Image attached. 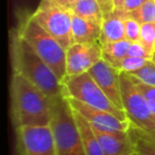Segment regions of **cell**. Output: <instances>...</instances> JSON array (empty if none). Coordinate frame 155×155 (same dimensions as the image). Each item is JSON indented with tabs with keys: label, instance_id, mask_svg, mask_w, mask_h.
<instances>
[{
	"label": "cell",
	"instance_id": "cell-1",
	"mask_svg": "<svg viewBox=\"0 0 155 155\" xmlns=\"http://www.w3.org/2000/svg\"><path fill=\"white\" fill-rule=\"evenodd\" d=\"M11 97L16 129L50 124V99L17 72H14L12 77Z\"/></svg>",
	"mask_w": 155,
	"mask_h": 155
},
{
	"label": "cell",
	"instance_id": "cell-2",
	"mask_svg": "<svg viewBox=\"0 0 155 155\" xmlns=\"http://www.w3.org/2000/svg\"><path fill=\"white\" fill-rule=\"evenodd\" d=\"M14 72L25 77L49 99L63 94L61 80L17 33L11 47Z\"/></svg>",
	"mask_w": 155,
	"mask_h": 155
},
{
	"label": "cell",
	"instance_id": "cell-3",
	"mask_svg": "<svg viewBox=\"0 0 155 155\" xmlns=\"http://www.w3.org/2000/svg\"><path fill=\"white\" fill-rule=\"evenodd\" d=\"M50 127L56 155H86L73 110L63 94L50 99Z\"/></svg>",
	"mask_w": 155,
	"mask_h": 155
},
{
	"label": "cell",
	"instance_id": "cell-4",
	"mask_svg": "<svg viewBox=\"0 0 155 155\" xmlns=\"http://www.w3.org/2000/svg\"><path fill=\"white\" fill-rule=\"evenodd\" d=\"M18 34L62 82L66 77V49L41 28L32 15L22 22Z\"/></svg>",
	"mask_w": 155,
	"mask_h": 155
},
{
	"label": "cell",
	"instance_id": "cell-5",
	"mask_svg": "<svg viewBox=\"0 0 155 155\" xmlns=\"http://www.w3.org/2000/svg\"><path fill=\"white\" fill-rule=\"evenodd\" d=\"M62 86L65 97L73 98L89 106L106 110L123 121H129L125 113L113 104L88 72L64 78Z\"/></svg>",
	"mask_w": 155,
	"mask_h": 155
},
{
	"label": "cell",
	"instance_id": "cell-6",
	"mask_svg": "<svg viewBox=\"0 0 155 155\" xmlns=\"http://www.w3.org/2000/svg\"><path fill=\"white\" fill-rule=\"evenodd\" d=\"M32 17L66 50L73 44L70 9L58 5L53 0H41Z\"/></svg>",
	"mask_w": 155,
	"mask_h": 155
},
{
	"label": "cell",
	"instance_id": "cell-7",
	"mask_svg": "<svg viewBox=\"0 0 155 155\" xmlns=\"http://www.w3.org/2000/svg\"><path fill=\"white\" fill-rule=\"evenodd\" d=\"M120 86L123 110L130 123L144 132L154 131L155 114L136 86L133 78L125 72H120Z\"/></svg>",
	"mask_w": 155,
	"mask_h": 155
},
{
	"label": "cell",
	"instance_id": "cell-8",
	"mask_svg": "<svg viewBox=\"0 0 155 155\" xmlns=\"http://www.w3.org/2000/svg\"><path fill=\"white\" fill-rule=\"evenodd\" d=\"M16 131L18 147L22 155H56L50 125L21 127Z\"/></svg>",
	"mask_w": 155,
	"mask_h": 155
},
{
	"label": "cell",
	"instance_id": "cell-9",
	"mask_svg": "<svg viewBox=\"0 0 155 155\" xmlns=\"http://www.w3.org/2000/svg\"><path fill=\"white\" fill-rule=\"evenodd\" d=\"M101 58V44H72L66 50V77L88 72Z\"/></svg>",
	"mask_w": 155,
	"mask_h": 155
},
{
	"label": "cell",
	"instance_id": "cell-10",
	"mask_svg": "<svg viewBox=\"0 0 155 155\" xmlns=\"http://www.w3.org/2000/svg\"><path fill=\"white\" fill-rule=\"evenodd\" d=\"M66 99L70 104L71 108L84 117L96 129L107 132L127 131L129 130L130 121H123L106 110L89 106L83 102L73 99V98L66 97Z\"/></svg>",
	"mask_w": 155,
	"mask_h": 155
},
{
	"label": "cell",
	"instance_id": "cell-11",
	"mask_svg": "<svg viewBox=\"0 0 155 155\" xmlns=\"http://www.w3.org/2000/svg\"><path fill=\"white\" fill-rule=\"evenodd\" d=\"M88 73L99 85L100 88L104 91V94L107 96L108 99L113 102V104L120 110H123L120 86V71L110 66L103 58H101L95 66L89 69Z\"/></svg>",
	"mask_w": 155,
	"mask_h": 155
},
{
	"label": "cell",
	"instance_id": "cell-12",
	"mask_svg": "<svg viewBox=\"0 0 155 155\" xmlns=\"http://www.w3.org/2000/svg\"><path fill=\"white\" fill-rule=\"evenodd\" d=\"M94 131L103 155H132L137 152L129 130L107 132L94 127Z\"/></svg>",
	"mask_w": 155,
	"mask_h": 155
},
{
	"label": "cell",
	"instance_id": "cell-13",
	"mask_svg": "<svg viewBox=\"0 0 155 155\" xmlns=\"http://www.w3.org/2000/svg\"><path fill=\"white\" fill-rule=\"evenodd\" d=\"M127 16L129 13L123 10H114L110 13L103 15L101 44L125 39L124 22Z\"/></svg>",
	"mask_w": 155,
	"mask_h": 155
},
{
	"label": "cell",
	"instance_id": "cell-14",
	"mask_svg": "<svg viewBox=\"0 0 155 155\" xmlns=\"http://www.w3.org/2000/svg\"><path fill=\"white\" fill-rule=\"evenodd\" d=\"M102 27L100 24L84 19L72 13L73 44H101Z\"/></svg>",
	"mask_w": 155,
	"mask_h": 155
},
{
	"label": "cell",
	"instance_id": "cell-15",
	"mask_svg": "<svg viewBox=\"0 0 155 155\" xmlns=\"http://www.w3.org/2000/svg\"><path fill=\"white\" fill-rule=\"evenodd\" d=\"M73 115H74L75 122L80 132L81 139H82V143L86 155H103L93 125L79 113L73 110Z\"/></svg>",
	"mask_w": 155,
	"mask_h": 155
},
{
	"label": "cell",
	"instance_id": "cell-16",
	"mask_svg": "<svg viewBox=\"0 0 155 155\" xmlns=\"http://www.w3.org/2000/svg\"><path fill=\"white\" fill-rule=\"evenodd\" d=\"M130 46H131V41H129L127 39L101 44L102 58L107 62L110 66L120 71L121 63L125 56H127Z\"/></svg>",
	"mask_w": 155,
	"mask_h": 155
},
{
	"label": "cell",
	"instance_id": "cell-17",
	"mask_svg": "<svg viewBox=\"0 0 155 155\" xmlns=\"http://www.w3.org/2000/svg\"><path fill=\"white\" fill-rule=\"evenodd\" d=\"M74 15L102 25L103 13L97 0H77L71 7Z\"/></svg>",
	"mask_w": 155,
	"mask_h": 155
},
{
	"label": "cell",
	"instance_id": "cell-18",
	"mask_svg": "<svg viewBox=\"0 0 155 155\" xmlns=\"http://www.w3.org/2000/svg\"><path fill=\"white\" fill-rule=\"evenodd\" d=\"M129 133L133 139L136 150L140 155H155V142L140 134L139 131L131 123H130Z\"/></svg>",
	"mask_w": 155,
	"mask_h": 155
},
{
	"label": "cell",
	"instance_id": "cell-19",
	"mask_svg": "<svg viewBox=\"0 0 155 155\" xmlns=\"http://www.w3.org/2000/svg\"><path fill=\"white\" fill-rule=\"evenodd\" d=\"M129 16L136 19L140 24H155V1L148 0L146 3L133 12H130Z\"/></svg>",
	"mask_w": 155,
	"mask_h": 155
},
{
	"label": "cell",
	"instance_id": "cell-20",
	"mask_svg": "<svg viewBox=\"0 0 155 155\" xmlns=\"http://www.w3.org/2000/svg\"><path fill=\"white\" fill-rule=\"evenodd\" d=\"M139 43L153 56L155 53V24H142Z\"/></svg>",
	"mask_w": 155,
	"mask_h": 155
},
{
	"label": "cell",
	"instance_id": "cell-21",
	"mask_svg": "<svg viewBox=\"0 0 155 155\" xmlns=\"http://www.w3.org/2000/svg\"><path fill=\"white\" fill-rule=\"evenodd\" d=\"M130 75L136 78V79H138L139 81H141L142 83L149 85V86L155 87V63L151 60L142 68L131 73Z\"/></svg>",
	"mask_w": 155,
	"mask_h": 155
},
{
	"label": "cell",
	"instance_id": "cell-22",
	"mask_svg": "<svg viewBox=\"0 0 155 155\" xmlns=\"http://www.w3.org/2000/svg\"><path fill=\"white\" fill-rule=\"evenodd\" d=\"M151 60L142 58H135V56H125L124 60L122 61L120 66V72H125L127 74L135 72L139 70L140 68L147 65Z\"/></svg>",
	"mask_w": 155,
	"mask_h": 155
},
{
	"label": "cell",
	"instance_id": "cell-23",
	"mask_svg": "<svg viewBox=\"0 0 155 155\" xmlns=\"http://www.w3.org/2000/svg\"><path fill=\"white\" fill-rule=\"evenodd\" d=\"M125 27V39L131 43L139 41L140 38V30H141V24L138 22L136 19L127 16L124 22Z\"/></svg>",
	"mask_w": 155,
	"mask_h": 155
},
{
	"label": "cell",
	"instance_id": "cell-24",
	"mask_svg": "<svg viewBox=\"0 0 155 155\" xmlns=\"http://www.w3.org/2000/svg\"><path fill=\"white\" fill-rule=\"evenodd\" d=\"M132 78H133L136 86L138 87V89L141 91L142 95H143L144 98L147 99V101H148L152 112L155 114V87L149 86V85L144 84V83H142L141 81H139L138 79H136V78H134V77H132Z\"/></svg>",
	"mask_w": 155,
	"mask_h": 155
},
{
	"label": "cell",
	"instance_id": "cell-25",
	"mask_svg": "<svg viewBox=\"0 0 155 155\" xmlns=\"http://www.w3.org/2000/svg\"><path fill=\"white\" fill-rule=\"evenodd\" d=\"M127 55L152 60V55L147 51V49L139 43V41L131 43V46H130V48H129V52H127Z\"/></svg>",
	"mask_w": 155,
	"mask_h": 155
},
{
	"label": "cell",
	"instance_id": "cell-26",
	"mask_svg": "<svg viewBox=\"0 0 155 155\" xmlns=\"http://www.w3.org/2000/svg\"><path fill=\"white\" fill-rule=\"evenodd\" d=\"M148 0H124L122 5V10L127 13L133 12L141 7L143 3H146Z\"/></svg>",
	"mask_w": 155,
	"mask_h": 155
},
{
	"label": "cell",
	"instance_id": "cell-27",
	"mask_svg": "<svg viewBox=\"0 0 155 155\" xmlns=\"http://www.w3.org/2000/svg\"><path fill=\"white\" fill-rule=\"evenodd\" d=\"M97 2L99 3L103 15L110 13L115 10L114 0H97Z\"/></svg>",
	"mask_w": 155,
	"mask_h": 155
},
{
	"label": "cell",
	"instance_id": "cell-28",
	"mask_svg": "<svg viewBox=\"0 0 155 155\" xmlns=\"http://www.w3.org/2000/svg\"><path fill=\"white\" fill-rule=\"evenodd\" d=\"M136 129H137L138 131H139V133L142 134L144 137H147L148 139H150V140H152V141L155 142V130L154 131H151V132H144V131H142V130L138 129V127H136Z\"/></svg>",
	"mask_w": 155,
	"mask_h": 155
},
{
	"label": "cell",
	"instance_id": "cell-29",
	"mask_svg": "<svg viewBox=\"0 0 155 155\" xmlns=\"http://www.w3.org/2000/svg\"><path fill=\"white\" fill-rule=\"evenodd\" d=\"M53 1L58 3V5H62V7L71 10V5H70V2H69V0H53Z\"/></svg>",
	"mask_w": 155,
	"mask_h": 155
},
{
	"label": "cell",
	"instance_id": "cell-30",
	"mask_svg": "<svg viewBox=\"0 0 155 155\" xmlns=\"http://www.w3.org/2000/svg\"><path fill=\"white\" fill-rule=\"evenodd\" d=\"M123 2H124V0H114L115 10H122Z\"/></svg>",
	"mask_w": 155,
	"mask_h": 155
},
{
	"label": "cell",
	"instance_id": "cell-31",
	"mask_svg": "<svg viewBox=\"0 0 155 155\" xmlns=\"http://www.w3.org/2000/svg\"><path fill=\"white\" fill-rule=\"evenodd\" d=\"M75 1H77V0H69V2H70V5H71V7H72V5L75 2Z\"/></svg>",
	"mask_w": 155,
	"mask_h": 155
},
{
	"label": "cell",
	"instance_id": "cell-32",
	"mask_svg": "<svg viewBox=\"0 0 155 155\" xmlns=\"http://www.w3.org/2000/svg\"><path fill=\"white\" fill-rule=\"evenodd\" d=\"M152 61H153V62L155 63V53L153 54V56H152Z\"/></svg>",
	"mask_w": 155,
	"mask_h": 155
},
{
	"label": "cell",
	"instance_id": "cell-33",
	"mask_svg": "<svg viewBox=\"0 0 155 155\" xmlns=\"http://www.w3.org/2000/svg\"><path fill=\"white\" fill-rule=\"evenodd\" d=\"M132 155H140V154L138 152H136V153H134V154H132Z\"/></svg>",
	"mask_w": 155,
	"mask_h": 155
},
{
	"label": "cell",
	"instance_id": "cell-34",
	"mask_svg": "<svg viewBox=\"0 0 155 155\" xmlns=\"http://www.w3.org/2000/svg\"><path fill=\"white\" fill-rule=\"evenodd\" d=\"M154 1H155V0H154Z\"/></svg>",
	"mask_w": 155,
	"mask_h": 155
}]
</instances>
